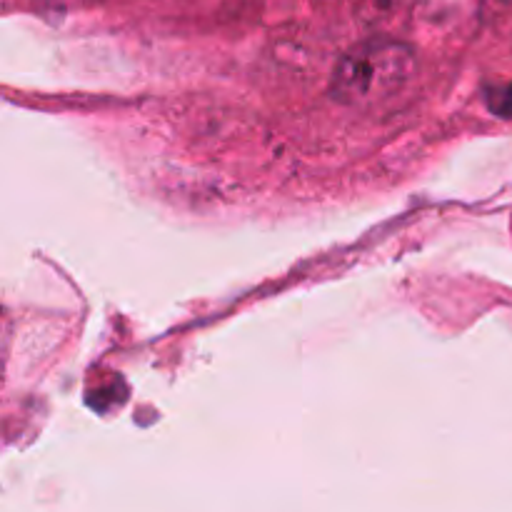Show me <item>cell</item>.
Wrapping results in <instances>:
<instances>
[{
	"mask_svg": "<svg viewBox=\"0 0 512 512\" xmlns=\"http://www.w3.org/2000/svg\"><path fill=\"white\" fill-rule=\"evenodd\" d=\"M415 73V53L403 43L373 40L345 53L330 80L335 100L370 105L400 93Z\"/></svg>",
	"mask_w": 512,
	"mask_h": 512,
	"instance_id": "6da1fadb",
	"label": "cell"
},
{
	"mask_svg": "<svg viewBox=\"0 0 512 512\" xmlns=\"http://www.w3.org/2000/svg\"><path fill=\"white\" fill-rule=\"evenodd\" d=\"M488 105L495 115H500V118H512V85L490 88Z\"/></svg>",
	"mask_w": 512,
	"mask_h": 512,
	"instance_id": "7a4b0ae2",
	"label": "cell"
}]
</instances>
